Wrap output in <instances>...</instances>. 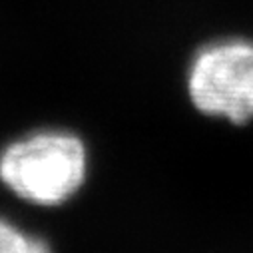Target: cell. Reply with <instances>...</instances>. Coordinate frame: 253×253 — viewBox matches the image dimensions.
Here are the masks:
<instances>
[{"label": "cell", "instance_id": "cell-1", "mask_svg": "<svg viewBox=\"0 0 253 253\" xmlns=\"http://www.w3.org/2000/svg\"><path fill=\"white\" fill-rule=\"evenodd\" d=\"M86 169L84 142L64 130L34 132L0 152V181L36 206L68 202L82 187Z\"/></svg>", "mask_w": 253, "mask_h": 253}, {"label": "cell", "instance_id": "cell-2", "mask_svg": "<svg viewBox=\"0 0 253 253\" xmlns=\"http://www.w3.org/2000/svg\"><path fill=\"white\" fill-rule=\"evenodd\" d=\"M194 106L208 116L245 124L253 118V44L227 40L206 46L187 72Z\"/></svg>", "mask_w": 253, "mask_h": 253}, {"label": "cell", "instance_id": "cell-3", "mask_svg": "<svg viewBox=\"0 0 253 253\" xmlns=\"http://www.w3.org/2000/svg\"><path fill=\"white\" fill-rule=\"evenodd\" d=\"M0 253H52L46 239L20 229L0 215Z\"/></svg>", "mask_w": 253, "mask_h": 253}]
</instances>
